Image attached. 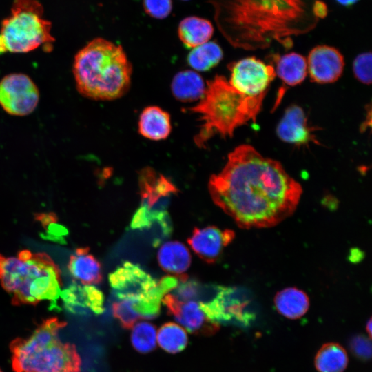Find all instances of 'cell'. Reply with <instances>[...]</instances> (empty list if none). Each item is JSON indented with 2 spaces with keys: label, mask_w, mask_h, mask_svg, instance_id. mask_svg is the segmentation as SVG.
I'll use <instances>...</instances> for the list:
<instances>
[{
  "label": "cell",
  "mask_w": 372,
  "mask_h": 372,
  "mask_svg": "<svg viewBox=\"0 0 372 372\" xmlns=\"http://www.w3.org/2000/svg\"><path fill=\"white\" fill-rule=\"evenodd\" d=\"M214 203L243 229L273 227L291 216L302 188L281 163L249 145L231 152L223 169L211 175Z\"/></svg>",
  "instance_id": "cell-1"
},
{
  "label": "cell",
  "mask_w": 372,
  "mask_h": 372,
  "mask_svg": "<svg viewBox=\"0 0 372 372\" xmlns=\"http://www.w3.org/2000/svg\"><path fill=\"white\" fill-rule=\"evenodd\" d=\"M318 0H208L216 24L234 47L247 50L269 48L274 41L290 48L292 37L318 24Z\"/></svg>",
  "instance_id": "cell-2"
},
{
  "label": "cell",
  "mask_w": 372,
  "mask_h": 372,
  "mask_svg": "<svg viewBox=\"0 0 372 372\" xmlns=\"http://www.w3.org/2000/svg\"><path fill=\"white\" fill-rule=\"evenodd\" d=\"M72 72L82 96L95 101H112L129 90L132 66L120 45L98 37L76 54Z\"/></svg>",
  "instance_id": "cell-3"
},
{
  "label": "cell",
  "mask_w": 372,
  "mask_h": 372,
  "mask_svg": "<svg viewBox=\"0 0 372 372\" xmlns=\"http://www.w3.org/2000/svg\"><path fill=\"white\" fill-rule=\"evenodd\" d=\"M205 93L189 110L200 116L203 125L194 142L203 147L216 133L233 136L234 130L248 121L256 122L267 93L247 96L236 90L225 76L216 75L207 81Z\"/></svg>",
  "instance_id": "cell-4"
},
{
  "label": "cell",
  "mask_w": 372,
  "mask_h": 372,
  "mask_svg": "<svg viewBox=\"0 0 372 372\" xmlns=\"http://www.w3.org/2000/svg\"><path fill=\"white\" fill-rule=\"evenodd\" d=\"M0 282L12 296V304L35 305L42 300H56L62 286L61 271L49 255L22 250L17 257L0 254Z\"/></svg>",
  "instance_id": "cell-5"
},
{
  "label": "cell",
  "mask_w": 372,
  "mask_h": 372,
  "mask_svg": "<svg viewBox=\"0 0 372 372\" xmlns=\"http://www.w3.org/2000/svg\"><path fill=\"white\" fill-rule=\"evenodd\" d=\"M67 322L56 317L44 320L28 338L9 344L14 372H81V359L75 344L62 342L59 331Z\"/></svg>",
  "instance_id": "cell-6"
},
{
  "label": "cell",
  "mask_w": 372,
  "mask_h": 372,
  "mask_svg": "<svg viewBox=\"0 0 372 372\" xmlns=\"http://www.w3.org/2000/svg\"><path fill=\"white\" fill-rule=\"evenodd\" d=\"M179 280L177 276H167L157 281L130 262H124L109 276L114 295L120 300H129L140 318L147 319L159 314L163 298L175 289Z\"/></svg>",
  "instance_id": "cell-7"
},
{
  "label": "cell",
  "mask_w": 372,
  "mask_h": 372,
  "mask_svg": "<svg viewBox=\"0 0 372 372\" xmlns=\"http://www.w3.org/2000/svg\"><path fill=\"white\" fill-rule=\"evenodd\" d=\"M43 8L37 0H14L10 15L1 25L0 34L7 52L25 53L41 45L52 47V23L43 17Z\"/></svg>",
  "instance_id": "cell-8"
},
{
  "label": "cell",
  "mask_w": 372,
  "mask_h": 372,
  "mask_svg": "<svg viewBox=\"0 0 372 372\" xmlns=\"http://www.w3.org/2000/svg\"><path fill=\"white\" fill-rule=\"evenodd\" d=\"M138 185L141 205L132 218L131 228L148 229L158 223L163 236H167L172 230L168 207L178 189L169 179L151 167L141 170Z\"/></svg>",
  "instance_id": "cell-9"
},
{
  "label": "cell",
  "mask_w": 372,
  "mask_h": 372,
  "mask_svg": "<svg viewBox=\"0 0 372 372\" xmlns=\"http://www.w3.org/2000/svg\"><path fill=\"white\" fill-rule=\"evenodd\" d=\"M39 101V89L28 75L12 73L0 81V105L8 114L28 115L36 109Z\"/></svg>",
  "instance_id": "cell-10"
},
{
  "label": "cell",
  "mask_w": 372,
  "mask_h": 372,
  "mask_svg": "<svg viewBox=\"0 0 372 372\" xmlns=\"http://www.w3.org/2000/svg\"><path fill=\"white\" fill-rule=\"evenodd\" d=\"M229 84L238 92L255 96L267 92L276 76L273 66L254 57H247L229 66Z\"/></svg>",
  "instance_id": "cell-11"
},
{
  "label": "cell",
  "mask_w": 372,
  "mask_h": 372,
  "mask_svg": "<svg viewBox=\"0 0 372 372\" xmlns=\"http://www.w3.org/2000/svg\"><path fill=\"white\" fill-rule=\"evenodd\" d=\"M307 72L313 82L334 83L342 75L344 61L340 52L331 46L322 45L313 48L307 61Z\"/></svg>",
  "instance_id": "cell-12"
},
{
  "label": "cell",
  "mask_w": 372,
  "mask_h": 372,
  "mask_svg": "<svg viewBox=\"0 0 372 372\" xmlns=\"http://www.w3.org/2000/svg\"><path fill=\"white\" fill-rule=\"evenodd\" d=\"M162 302L169 313L192 333H211L218 328V324L209 320L194 300L182 301L174 295L167 293Z\"/></svg>",
  "instance_id": "cell-13"
},
{
  "label": "cell",
  "mask_w": 372,
  "mask_h": 372,
  "mask_svg": "<svg viewBox=\"0 0 372 372\" xmlns=\"http://www.w3.org/2000/svg\"><path fill=\"white\" fill-rule=\"evenodd\" d=\"M231 229H221L215 226L195 228L187 242L195 254L207 263H214L223 249L234 238Z\"/></svg>",
  "instance_id": "cell-14"
},
{
  "label": "cell",
  "mask_w": 372,
  "mask_h": 372,
  "mask_svg": "<svg viewBox=\"0 0 372 372\" xmlns=\"http://www.w3.org/2000/svg\"><path fill=\"white\" fill-rule=\"evenodd\" d=\"M316 128L308 125L304 110L296 105L289 106L279 122L276 132L280 140L296 145L313 143L320 145L313 132Z\"/></svg>",
  "instance_id": "cell-15"
},
{
  "label": "cell",
  "mask_w": 372,
  "mask_h": 372,
  "mask_svg": "<svg viewBox=\"0 0 372 372\" xmlns=\"http://www.w3.org/2000/svg\"><path fill=\"white\" fill-rule=\"evenodd\" d=\"M60 296L65 307L74 313H85L89 309L96 314H101L104 310L103 295L92 285L72 284L61 291Z\"/></svg>",
  "instance_id": "cell-16"
},
{
  "label": "cell",
  "mask_w": 372,
  "mask_h": 372,
  "mask_svg": "<svg viewBox=\"0 0 372 372\" xmlns=\"http://www.w3.org/2000/svg\"><path fill=\"white\" fill-rule=\"evenodd\" d=\"M68 269L72 276L83 285L99 284L102 280L101 265L88 247H81L71 255Z\"/></svg>",
  "instance_id": "cell-17"
},
{
  "label": "cell",
  "mask_w": 372,
  "mask_h": 372,
  "mask_svg": "<svg viewBox=\"0 0 372 372\" xmlns=\"http://www.w3.org/2000/svg\"><path fill=\"white\" fill-rule=\"evenodd\" d=\"M138 130L139 134L147 139L164 140L172 130L170 116L158 106L146 107L140 114Z\"/></svg>",
  "instance_id": "cell-18"
},
{
  "label": "cell",
  "mask_w": 372,
  "mask_h": 372,
  "mask_svg": "<svg viewBox=\"0 0 372 372\" xmlns=\"http://www.w3.org/2000/svg\"><path fill=\"white\" fill-rule=\"evenodd\" d=\"M158 262L166 272L177 277L185 276L191 264V256L187 248L178 241L164 243L158 249Z\"/></svg>",
  "instance_id": "cell-19"
},
{
  "label": "cell",
  "mask_w": 372,
  "mask_h": 372,
  "mask_svg": "<svg viewBox=\"0 0 372 372\" xmlns=\"http://www.w3.org/2000/svg\"><path fill=\"white\" fill-rule=\"evenodd\" d=\"M273 302L278 312L290 320L304 316L310 305L307 293L296 287H288L278 291Z\"/></svg>",
  "instance_id": "cell-20"
},
{
  "label": "cell",
  "mask_w": 372,
  "mask_h": 372,
  "mask_svg": "<svg viewBox=\"0 0 372 372\" xmlns=\"http://www.w3.org/2000/svg\"><path fill=\"white\" fill-rule=\"evenodd\" d=\"M214 34L211 23L204 18L187 17L179 23L178 34L185 46L194 48L208 42Z\"/></svg>",
  "instance_id": "cell-21"
},
{
  "label": "cell",
  "mask_w": 372,
  "mask_h": 372,
  "mask_svg": "<svg viewBox=\"0 0 372 372\" xmlns=\"http://www.w3.org/2000/svg\"><path fill=\"white\" fill-rule=\"evenodd\" d=\"M205 87L200 75L190 70L178 72L171 84L174 96L184 103L200 100L205 93Z\"/></svg>",
  "instance_id": "cell-22"
},
{
  "label": "cell",
  "mask_w": 372,
  "mask_h": 372,
  "mask_svg": "<svg viewBox=\"0 0 372 372\" xmlns=\"http://www.w3.org/2000/svg\"><path fill=\"white\" fill-rule=\"evenodd\" d=\"M349 363L345 349L339 343L331 342L322 344L314 358L318 372H344Z\"/></svg>",
  "instance_id": "cell-23"
},
{
  "label": "cell",
  "mask_w": 372,
  "mask_h": 372,
  "mask_svg": "<svg viewBox=\"0 0 372 372\" xmlns=\"http://www.w3.org/2000/svg\"><path fill=\"white\" fill-rule=\"evenodd\" d=\"M276 75L285 85L296 86L300 84L307 74L306 59L301 54L291 52L276 59Z\"/></svg>",
  "instance_id": "cell-24"
},
{
  "label": "cell",
  "mask_w": 372,
  "mask_h": 372,
  "mask_svg": "<svg viewBox=\"0 0 372 372\" xmlns=\"http://www.w3.org/2000/svg\"><path fill=\"white\" fill-rule=\"evenodd\" d=\"M223 52L219 45L208 41L192 48L187 56V62L195 70L203 72L216 66L223 59Z\"/></svg>",
  "instance_id": "cell-25"
},
{
  "label": "cell",
  "mask_w": 372,
  "mask_h": 372,
  "mask_svg": "<svg viewBox=\"0 0 372 372\" xmlns=\"http://www.w3.org/2000/svg\"><path fill=\"white\" fill-rule=\"evenodd\" d=\"M156 334L158 345L169 353L180 352L187 344L188 338L185 330L176 323L164 324Z\"/></svg>",
  "instance_id": "cell-26"
},
{
  "label": "cell",
  "mask_w": 372,
  "mask_h": 372,
  "mask_svg": "<svg viewBox=\"0 0 372 372\" xmlns=\"http://www.w3.org/2000/svg\"><path fill=\"white\" fill-rule=\"evenodd\" d=\"M131 342L135 350L142 353L154 349L156 344V331L154 326L147 322L137 323L133 327Z\"/></svg>",
  "instance_id": "cell-27"
},
{
  "label": "cell",
  "mask_w": 372,
  "mask_h": 372,
  "mask_svg": "<svg viewBox=\"0 0 372 372\" xmlns=\"http://www.w3.org/2000/svg\"><path fill=\"white\" fill-rule=\"evenodd\" d=\"M35 218L45 229L48 239L63 243V236L68 234V230L57 223V217L54 214H37Z\"/></svg>",
  "instance_id": "cell-28"
},
{
  "label": "cell",
  "mask_w": 372,
  "mask_h": 372,
  "mask_svg": "<svg viewBox=\"0 0 372 372\" xmlns=\"http://www.w3.org/2000/svg\"><path fill=\"white\" fill-rule=\"evenodd\" d=\"M112 313L124 329H131L140 316L133 310L129 300H120L112 304Z\"/></svg>",
  "instance_id": "cell-29"
},
{
  "label": "cell",
  "mask_w": 372,
  "mask_h": 372,
  "mask_svg": "<svg viewBox=\"0 0 372 372\" xmlns=\"http://www.w3.org/2000/svg\"><path fill=\"white\" fill-rule=\"evenodd\" d=\"M353 71L357 80L365 85L371 83V53L364 52L355 59Z\"/></svg>",
  "instance_id": "cell-30"
},
{
  "label": "cell",
  "mask_w": 372,
  "mask_h": 372,
  "mask_svg": "<svg viewBox=\"0 0 372 372\" xmlns=\"http://www.w3.org/2000/svg\"><path fill=\"white\" fill-rule=\"evenodd\" d=\"M145 12L150 17L163 19L166 18L172 9V0H143Z\"/></svg>",
  "instance_id": "cell-31"
},
{
  "label": "cell",
  "mask_w": 372,
  "mask_h": 372,
  "mask_svg": "<svg viewBox=\"0 0 372 372\" xmlns=\"http://www.w3.org/2000/svg\"><path fill=\"white\" fill-rule=\"evenodd\" d=\"M351 347L354 354L360 358L367 359L371 357V343L364 336H357L353 339Z\"/></svg>",
  "instance_id": "cell-32"
},
{
  "label": "cell",
  "mask_w": 372,
  "mask_h": 372,
  "mask_svg": "<svg viewBox=\"0 0 372 372\" xmlns=\"http://www.w3.org/2000/svg\"><path fill=\"white\" fill-rule=\"evenodd\" d=\"M314 12L316 17L319 19H322L327 14V7L324 2L320 0H318L315 5Z\"/></svg>",
  "instance_id": "cell-33"
},
{
  "label": "cell",
  "mask_w": 372,
  "mask_h": 372,
  "mask_svg": "<svg viewBox=\"0 0 372 372\" xmlns=\"http://www.w3.org/2000/svg\"><path fill=\"white\" fill-rule=\"evenodd\" d=\"M358 1L359 0H336L338 3L344 6H352L357 3Z\"/></svg>",
  "instance_id": "cell-34"
},
{
  "label": "cell",
  "mask_w": 372,
  "mask_h": 372,
  "mask_svg": "<svg viewBox=\"0 0 372 372\" xmlns=\"http://www.w3.org/2000/svg\"><path fill=\"white\" fill-rule=\"evenodd\" d=\"M6 52H7V51H6V49L3 39H2V37H1V36L0 34V55L2 54L3 53Z\"/></svg>",
  "instance_id": "cell-35"
},
{
  "label": "cell",
  "mask_w": 372,
  "mask_h": 372,
  "mask_svg": "<svg viewBox=\"0 0 372 372\" xmlns=\"http://www.w3.org/2000/svg\"><path fill=\"white\" fill-rule=\"evenodd\" d=\"M366 330L369 335L371 337V319H369L366 323Z\"/></svg>",
  "instance_id": "cell-36"
},
{
  "label": "cell",
  "mask_w": 372,
  "mask_h": 372,
  "mask_svg": "<svg viewBox=\"0 0 372 372\" xmlns=\"http://www.w3.org/2000/svg\"><path fill=\"white\" fill-rule=\"evenodd\" d=\"M0 372H3V371L0 369Z\"/></svg>",
  "instance_id": "cell-37"
},
{
  "label": "cell",
  "mask_w": 372,
  "mask_h": 372,
  "mask_svg": "<svg viewBox=\"0 0 372 372\" xmlns=\"http://www.w3.org/2000/svg\"><path fill=\"white\" fill-rule=\"evenodd\" d=\"M183 1H187V0H183Z\"/></svg>",
  "instance_id": "cell-38"
}]
</instances>
